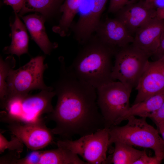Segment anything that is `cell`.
<instances>
[{
    "mask_svg": "<svg viewBox=\"0 0 164 164\" xmlns=\"http://www.w3.org/2000/svg\"><path fill=\"white\" fill-rule=\"evenodd\" d=\"M57 79L51 86L57 101L48 119L55 126L54 135L71 140L92 134L105 127L97 103V89L82 82L71 72L64 61L60 62Z\"/></svg>",
    "mask_w": 164,
    "mask_h": 164,
    "instance_id": "6da1fadb",
    "label": "cell"
},
{
    "mask_svg": "<svg viewBox=\"0 0 164 164\" xmlns=\"http://www.w3.org/2000/svg\"><path fill=\"white\" fill-rule=\"evenodd\" d=\"M69 68L78 79L96 89L114 80L111 77L112 58L116 50L96 35L82 45Z\"/></svg>",
    "mask_w": 164,
    "mask_h": 164,
    "instance_id": "7a4b0ae2",
    "label": "cell"
},
{
    "mask_svg": "<svg viewBox=\"0 0 164 164\" xmlns=\"http://www.w3.org/2000/svg\"><path fill=\"white\" fill-rule=\"evenodd\" d=\"M146 118L131 116L125 125L109 128V145L120 142L131 146L151 149L162 161L164 159V141L157 129L148 124Z\"/></svg>",
    "mask_w": 164,
    "mask_h": 164,
    "instance_id": "3957f363",
    "label": "cell"
},
{
    "mask_svg": "<svg viewBox=\"0 0 164 164\" xmlns=\"http://www.w3.org/2000/svg\"><path fill=\"white\" fill-rule=\"evenodd\" d=\"M56 93L53 88L42 90L38 94H29L24 96L14 97L8 100L2 108L1 117L4 121L27 123L34 122L41 119L43 114H49L53 110L52 104Z\"/></svg>",
    "mask_w": 164,
    "mask_h": 164,
    "instance_id": "277c9868",
    "label": "cell"
},
{
    "mask_svg": "<svg viewBox=\"0 0 164 164\" xmlns=\"http://www.w3.org/2000/svg\"><path fill=\"white\" fill-rule=\"evenodd\" d=\"M44 58L43 56H37L18 69L10 71L6 81L7 94L1 108L10 99L26 96L31 91L53 88L46 85L43 80V73L47 67L44 63Z\"/></svg>",
    "mask_w": 164,
    "mask_h": 164,
    "instance_id": "5b68a950",
    "label": "cell"
},
{
    "mask_svg": "<svg viewBox=\"0 0 164 164\" xmlns=\"http://www.w3.org/2000/svg\"><path fill=\"white\" fill-rule=\"evenodd\" d=\"M149 57L132 43L118 50L114 56L112 80L131 90L136 88Z\"/></svg>",
    "mask_w": 164,
    "mask_h": 164,
    "instance_id": "8992f818",
    "label": "cell"
},
{
    "mask_svg": "<svg viewBox=\"0 0 164 164\" xmlns=\"http://www.w3.org/2000/svg\"><path fill=\"white\" fill-rule=\"evenodd\" d=\"M132 91L120 82L114 80L97 89V103L105 127L113 126L129 108Z\"/></svg>",
    "mask_w": 164,
    "mask_h": 164,
    "instance_id": "52a82bcc",
    "label": "cell"
},
{
    "mask_svg": "<svg viewBox=\"0 0 164 164\" xmlns=\"http://www.w3.org/2000/svg\"><path fill=\"white\" fill-rule=\"evenodd\" d=\"M109 131V128L105 127L76 140H60L56 144L79 155L88 164H104L110 146Z\"/></svg>",
    "mask_w": 164,
    "mask_h": 164,
    "instance_id": "ba28073f",
    "label": "cell"
},
{
    "mask_svg": "<svg viewBox=\"0 0 164 164\" xmlns=\"http://www.w3.org/2000/svg\"><path fill=\"white\" fill-rule=\"evenodd\" d=\"M7 127L13 135L33 151L45 147L53 141L54 135L51 129L46 127L42 118L31 122L11 123Z\"/></svg>",
    "mask_w": 164,
    "mask_h": 164,
    "instance_id": "9c48e42d",
    "label": "cell"
},
{
    "mask_svg": "<svg viewBox=\"0 0 164 164\" xmlns=\"http://www.w3.org/2000/svg\"><path fill=\"white\" fill-rule=\"evenodd\" d=\"M135 88L137 94L133 104L164 91V56L147 62Z\"/></svg>",
    "mask_w": 164,
    "mask_h": 164,
    "instance_id": "30bf717a",
    "label": "cell"
},
{
    "mask_svg": "<svg viewBox=\"0 0 164 164\" xmlns=\"http://www.w3.org/2000/svg\"><path fill=\"white\" fill-rule=\"evenodd\" d=\"M116 13V18L132 35L152 19L157 17L156 10L145 0L128 5Z\"/></svg>",
    "mask_w": 164,
    "mask_h": 164,
    "instance_id": "8fae6325",
    "label": "cell"
},
{
    "mask_svg": "<svg viewBox=\"0 0 164 164\" xmlns=\"http://www.w3.org/2000/svg\"><path fill=\"white\" fill-rule=\"evenodd\" d=\"M95 32L104 43L116 51L132 43L134 37L116 18L101 21Z\"/></svg>",
    "mask_w": 164,
    "mask_h": 164,
    "instance_id": "7c38bea8",
    "label": "cell"
},
{
    "mask_svg": "<svg viewBox=\"0 0 164 164\" xmlns=\"http://www.w3.org/2000/svg\"><path fill=\"white\" fill-rule=\"evenodd\" d=\"M164 31V19L155 17L139 29L135 33L132 44L149 56L156 52Z\"/></svg>",
    "mask_w": 164,
    "mask_h": 164,
    "instance_id": "4fadbf2b",
    "label": "cell"
},
{
    "mask_svg": "<svg viewBox=\"0 0 164 164\" xmlns=\"http://www.w3.org/2000/svg\"><path fill=\"white\" fill-rule=\"evenodd\" d=\"M23 20L32 39L45 54H49L57 45L49 40L44 26V19L41 15L35 14L23 16Z\"/></svg>",
    "mask_w": 164,
    "mask_h": 164,
    "instance_id": "5bb4252c",
    "label": "cell"
},
{
    "mask_svg": "<svg viewBox=\"0 0 164 164\" xmlns=\"http://www.w3.org/2000/svg\"><path fill=\"white\" fill-rule=\"evenodd\" d=\"M164 102V91L155 94L147 99L138 102L130 107L128 110L118 118L113 125L119 124L132 116L149 118L160 107Z\"/></svg>",
    "mask_w": 164,
    "mask_h": 164,
    "instance_id": "9a60e30c",
    "label": "cell"
},
{
    "mask_svg": "<svg viewBox=\"0 0 164 164\" xmlns=\"http://www.w3.org/2000/svg\"><path fill=\"white\" fill-rule=\"evenodd\" d=\"M12 41L11 44L4 49L6 54L16 55L20 56L27 53L28 50L29 38L26 26L16 14L15 20L11 26Z\"/></svg>",
    "mask_w": 164,
    "mask_h": 164,
    "instance_id": "2e32d148",
    "label": "cell"
},
{
    "mask_svg": "<svg viewBox=\"0 0 164 164\" xmlns=\"http://www.w3.org/2000/svg\"><path fill=\"white\" fill-rule=\"evenodd\" d=\"M38 164H88L67 149H57L41 151Z\"/></svg>",
    "mask_w": 164,
    "mask_h": 164,
    "instance_id": "e0dca14e",
    "label": "cell"
},
{
    "mask_svg": "<svg viewBox=\"0 0 164 164\" xmlns=\"http://www.w3.org/2000/svg\"><path fill=\"white\" fill-rule=\"evenodd\" d=\"M82 0H65L61 5L60 12L62 15L58 25L53 30L62 36H66L72 27L73 19L77 14Z\"/></svg>",
    "mask_w": 164,
    "mask_h": 164,
    "instance_id": "ac0fdd59",
    "label": "cell"
},
{
    "mask_svg": "<svg viewBox=\"0 0 164 164\" xmlns=\"http://www.w3.org/2000/svg\"><path fill=\"white\" fill-rule=\"evenodd\" d=\"M114 143V149L110 160L111 163L134 164L145 151L136 149L121 142Z\"/></svg>",
    "mask_w": 164,
    "mask_h": 164,
    "instance_id": "d6986e66",
    "label": "cell"
},
{
    "mask_svg": "<svg viewBox=\"0 0 164 164\" xmlns=\"http://www.w3.org/2000/svg\"><path fill=\"white\" fill-rule=\"evenodd\" d=\"M65 0H24L20 15L37 12L43 15L50 14L59 9Z\"/></svg>",
    "mask_w": 164,
    "mask_h": 164,
    "instance_id": "ffe728a7",
    "label": "cell"
},
{
    "mask_svg": "<svg viewBox=\"0 0 164 164\" xmlns=\"http://www.w3.org/2000/svg\"><path fill=\"white\" fill-rule=\"evenodd\" d=\"M15 60L12 55L5 59H0V106L3 104L7 93V79L10 71L15 66Z\"/></svg>",
    "mask_w": 164,
    "mask_h": 164,
    "instance_id": "44dd1931",
    "label": "cell"
},
{
    "mask_svg": "<svg viewBox=\"0 0 164 164\" xmlns=\"http://www.w3.org/2000/svg\"><path fill=\"white\" fill-rule=\"evenodd\" d=\"M10 141H8L0 133V153L3 152L6 149L10 152L14 153L18 155L22 151L24 144L17 137L14 135Z\"/></svg>",
    "mask_w": 164,
    "mask_h": 164,
    "instance_id": "7402d4cb",
    "label": "cell"
},
{
    "mask_svg": "<svg viewBox=\"0 0 164 164\" xmlns=\"http://www.w3.org/2000/svg\"><path fill=\"white\" fill-rule=\"evenodd\" d=\"M135 0H110L108 11L116 13L126 5L134 2Z\"/></svg>",
    "mask_w": 164,
    "mask_h": 164,
    "instance_id": "603a6c76",
    "label": "cell"
},
{
    "mask_svg": "<svg viewBox=\"0 0 164 164\" xmlns=\"http://www.w3.org/2000/svg\"><path fill=\"white\" fill-rule=\"evenodd\" d=\"M161 162V161L155 156L150 157L148 155L145 151L134 164H159Z\"/></svg>",
    "mask_w": 164,
    "mask_h": 164,
    "instance_id": "cb8c5ba5",
    "label": "cell"
},
{
    "mask_svg": "<svg viewBox=\"0 0 164 164\" xmlns=\"http://www.w3.org/2000/svg\"><path fill=\"white\" fill-rule=\"evenodd\" d=\"M149 118L152 119L155 124L164 122V102Z\"/></svg>",
    "mask_w": 164,
    "mask_h": 164,
    "instance_id": "d4e9b609",
    "label": "cell"
},
{
    "mask_svg": "<svg viewBox=\"0 0 164 164\" xmlns=\"http://www.w3.org/2000/svg\"><path fill=\"white\" fill-rule=\"evenodd\" d=\"M24 0H4L5 4L11 6L15 13L20 12L23 6Z\"/></svg>",
    "mask_w": 164,
    "mask_h": 164,
    "instance_id": "484cf974",
    "label": "cell"
},
{
    "mask_svg": "<svg viewBox=\"0 0 164 164\" xmlns=\"http://www.w3.org/2000/svg\"><path fill=\"white\" fill-rule=\"evenodd\" d=\"M164 56V31L160 40L159 46L155 53L152 56L153 60H157Z\"/></svg>",
    "mask_w": 164,
    "mask_h": 164,
    "instance_id": "4316f807",
    "label": "cell"
},
{
    "mask_svg": "<svg viewBox=\"0 0 164 164\" xmlns=\"http://www.w3.org/2000/svg\"><path fill=\"white\" fill-rule=\"evenodd\" d=\"M149 3L156 11L164 9V0H152Z\"/></svg>",
    "mask_w": 164,
    "mask_h": 164,
    "instance_id": "83f0119b",
    "label": "cell"
},
{
    "mask_svg": "<svg viewBox=\"0 0 164 164\" xmlns=\"http://www.w3.org/2000/svg\"><path fill=\"white\" fill-rule=\"evenodd\" d=\"M157 130L161 135L162 138L164 141V122L156 124Z\"/></svg>",
    "mask_w": 164,
    "mask_h": 164,
    "instance_id": "f1b7e54d",
    "label": "cell"
},
{
    "mask_svg": "<svg viewBox=\"0 0 164 164\" xmlns=\"http://www.w3.org/2000/svg\"><path fill=\"white\" fill-rule=\"evenodd\" d=\"M157 17L162 19H164V9L157 11Z\"/></svg>",
    "mask_w": 164,
    "mask_h": 164,
    "instance_id": "f546056e",
    "label": "cell"
},
{
    "mask_svg": "<svg viewBox=\"0 0 164 164\" xmlns=\"http://www.w3.org/2000/svg\"><path fill=\"white\" fill-rule=\"evenodd\" d=\"M147 2H151L152 0H144Z\"/></svg>",
    "mask_w": 164,
    "mask_h": 164,
    "instance_id": "4dcf8cb0",
    "label": "cell"
}]
</instances>
